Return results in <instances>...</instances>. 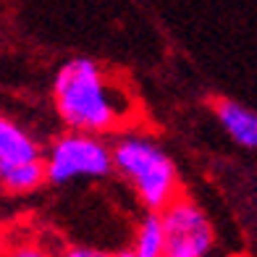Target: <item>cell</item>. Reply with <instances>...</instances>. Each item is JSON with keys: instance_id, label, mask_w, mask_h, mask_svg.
I'll list each match as a JSON object with an SVG mask.
<instances>
[{"instance_id": "cell-3", "label": "cell", "mask_w": 257, "mask_h": 257, "mask_svg": "<svg viewBox=\"0 0 257 257\" xmlns=\"http://www.w3.org/2000/svg\"><path fill=\"white\" fill-rule=\"evenodd\" d=\"M45 176L50 184H71L81 179H105L113 173V155L105 137L71 132L53 139L45 150Z\"/></svg>"}, {"instance_id": "cell-9", "label": "cell", "mask_w": 257, "mask_h": 257, "mask_svg": "<svg viewBox=\"0 0 257 257\" xmlns=\"http://www.w3.org/2000/svg\"><path fill=\"white\" fill-rule=\"evenodd\" d=\"M0 257H63V249L42 233L11 236L0 244Z\"/></svg>"}, {"instance_id": "cell-6", "label": "cell", "mask_w": 257, "mask_h": 257, "mask_svg": "<svg viewBox=\"0 0 257 257\" xmlns=\"http://www.w3.org/2000/svg\"><path fill=\"white\" fill-rule=\"evenodd\" d=\"M48 181L45 176V163L42 158L29 160H14V163H0V189L6 194H32Z\"/></svg>"}, {"instance_id": "cell-10", "label": "cell", "mask_w": 257, "mask_h": 257, "mask_svg": "<svg viewBox=\"0 0 257 257\" xmlns=\"http://www.w3.org/2000/svg\"><path fill=\"white\" fill-rule=\"evenodd\" d=\"M63 257H110V254L97 247H68L63 249Z\"/></svg>"}, {"instance_id": "cell-5", "label": "cell", "mask_w": 257, "mask_h": 257, "mask_svg": "<svg viewBox=\"0 0 257 257\" xmlns=\"http://www.w3.org/2000/svg\"><path fill=\"white\" fill-rule=\"evenodd\" d=\"M215 115L226 134L241 147L257 150V113L249 110L247 105L233 102V100H218L215 102Z\"/></svg>"}, {"instance_id": "cell-4", "label": "cell", "mask_w": 257, "mask_h": 257, "mask_svg": "<svg viewBox=\"0 0 257 257\" xmlns=\"http://www.w3.org/2000/svg\"><path fill=\"white\" fill-rule=\"evenodd\" d=\"M160 218L166 228L168 257H210L215 244V231L200 205L179 194L160 210Z\"/></svg>"}, {"instance_id": "cell-1", "label": "cell", "mask_w": 257, "mask_h": 257, "mask_svg": "<svg viewBox=\"0 0 257 257\" xmlns=\"http://www.w3.org/2000/svg\"><path fill=\"white\" fill-rule=\"evenodd\" d=\"M53 105L71 132L108 137L134 118L128 89L92 58H71L53 76Z\"/></svg>"}, {"instance_id": "cell-2", "label": "cell", "mask_w": 257, "mask_h": 257, "mask_svg": "<svg viewBox=\"0 0 257 257\" xmlns=\"http://www.w3.org/2000/svg\"><path fill=\"white\" fill-rule=\"evenodd\" d=\"M113 171L132 186L147 210H160L181 194V179L173 158L153 137L123 132L110 145Z\"/></svg>"}, {"instance_id": "cell-12", "label": "cell", "mask_w": 257, "mask_h": 257, "mask_svg": "<svg viewBox=\"0 0 257 257\" xmlns=\"http://www.w3.org/2000/svg\"><path fill=\"white\" fill-rule=\"evenodd\" d=\"M0 244H3V233H0Z\"/></svg>"}, {"instance_id": "cell-7", "label": "cell", "mask_w": 257, "mask_h": 257, "mask_svg": "<svg viewBox=\"0 0 257 257\" xmlns=\"http://www.w3.org/2000/svg\"><path fill=\"white\" fill-rule=\"evenodd\" d=\"M42 158L40 142L34 139L21 123L0 113V163H14V160H29Z\"/></svg>"}, {"instance_id": "cell-11", "label": "cell", "mask_w": 257, "mask_h": 257, "mask_svg": "<svg viewBox=\"0 0 257 257\" xmlns=\"http://www.w3.org/2000/svg\"><path fill=\"white\" fill-rule=\"evenodd\" d=\"M110 257H137L132 249H121V252H115V254H110Z\"/></svg>"}, {"instance_id": "cell-13", "label": "cell", "mask_w": 257, "mask_h": 257, "mask_svg": "<svg viewBox=\"0 0 257 257\" xmlns=\"http://www.w3.org/2000/svg\"><path fill=\"white\" fill-rule=\"evenodd\" d=\"M163 257H168V254H163Z\"/></svg>"}, {"instance_id": "cell-8", "label": "cell", "mask_w": 257, "mask_h": 257, "mask_svg": "<svg viewBox=\"0 0 257 257\" xmlns=\"http://www.w3.org/2000/svg\"><path fill=\"white\" fill-rule=\"evenodd\" d=\"M132 252L137 257H163L166 254V228L158 210H147V215L139 220L132 239Z\"/></svg>"}]
</instances>
